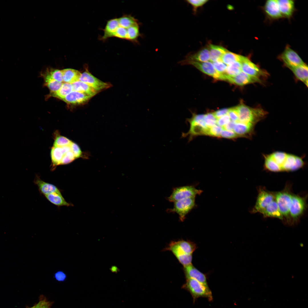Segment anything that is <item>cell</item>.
<instances>
[{
  "label": "cell",
  "instance_id": "obj_1",
  "mask_svg": "<svg viewBox=\"0 0 308 308\" xmlns=\"http://www.w3.org/2000/svg\"><path fill=\"white\" fill-rule=\"evenodd\" d=\"M264 167L273 172L294 171L305 165L303 157L291 153L277 151L263 154Z\"/></svg>",
  "mask_w": 308,
  "mask_h": 308
},
{
  "label": "cell",
  "instance_id": "obj_2",
  "mask_svg": "<svg viewBox=\"0 0 308 308\" xmlns=\"http://www.w3.org/2000/svg\"><path fill=\"white\" fill-rule=\"evenodd\" d=\"M238 116V122L256 127L257 124L264 119L267 112L260 107L253 108L243 104L236 107Z\"/></svg>",
  "mask_w": 308,
  "mask_h": 308
},
{
  "label": "cell",
  "instance_id": "obj_3",
  "mask_svg": "<svg viewBox=\"0 0 308 308\" xmlns=\"http://www.w3.org/2000/svg\"><path fill=\"white\" fill-rule=\"evenodd\" d=\"M183 288L191 294L194 301L198 298L205 297L210 301L213 299L212 292L208 286L205 285L193 279H187Z\"/></svg>",
  "mask_w": 308,
  "mask_h": 308
},
{
  "label": "cell",
  "instance_id": "obj_4",
  "mask_svg": "<svg viewBox=\"0 0 308 308\" xmlns=\"http://www.w3.org/2000/svg\"><path fill=\"white\" fill-rule=\"evenodd\" d=\"M174 203L173 208L167 209V212L177 213L179 216L180 220L183 221L185 219L187 214L194 207L195 197L183 199Z\"/></svg>",
  "mask_w": 308,
  "mask_h": 308
},
{
  "label": "cell",
  "instance_id": "obj_5",
  "mask_svg": "<svg viewBox=\"0 0 308 308\" xmlns=\"http://www.w3.org/2000/svg\"><path fill=\"white\" fill-rule=\"evenodd\" d=\"M202 191L192 185H186L174 187L171 194L167 198L169 202H174L179 200L190 197H195Z\"/></svg>",
  "mask_w": 308,
  "mask_h": 308
},
{
  "label": "cell",
  "instance_id": "obj_6",
  "mask_svg": "<svg viewBox=\"0 0 308 308\" xmlns=\"http://www.w3.org/2000/svg\"><path fill=\"white\" fill-rule=\"evenodd\" d=\"M240 62L242 71L251 76L261 80L268 76L266 71L261 69L247 57L242 56Z\"/></svg>",
  "mask_w": 308,
  "mask_h": 308
},
{
  "label": "cell",
  "instance_id": "obj_7",
  "mask_svg": "<svg viewBox=\"0 0 308 308\" xmlns=\"http://www.w3.org/2000/svg\"><path fill=\"white\" fill-rule=\"evenodd\" d=\"M278 58L289 69L305 63L297 53L288 45L286 46Z\"/></svg>",
  "mask_w": 308,
  "mask_h": 308
},
{
  "label": "cell",
  "instance_id": "obj_8",
  "mask_svg": "<svg viewBox=\"0 0 308 308\" xmlns=\"http://www.w3.org/2000/svg\"><path fill=\"white\" fill-rule=\"evenodd\" d=\"M292 195L285 191L278 193L276 195V202L279 209L283 216L288 218Z\"/></svg>",
  "mask_w": 308,
  "mask_h": 308
},
{
  "label": "cell",
  "instance_id": "obj_9",
  "mask_svg": "<svg viewBox=\"0 0 308 308\" xmlns=\"http://www.w3.org/2000/svg\"><path fill=\"white\" fill-rule=\"evenodd\" d=\"M79 80L87 84L98 92L108 88L111 86L110 84L98 79L87 70L81 74Z\"/></svg>",
  "mask_w": 308,
  "mask_h": 308
},
{
  "label": "cell",
  "instance_id": "obj_10",
  "mask_svg": "<svg viewBox=\"0 0 308 308\" xmlns=\"http://www.w3.org/2000/svg\"><path fill=\"white\" fill-rule=\"evenodd\" d=\"M181 64L182 65L186 64L191 65L204 73L215 79L224 80L223 75L220 74L215 70L212 63L210 62L189 61Z\"/></svg>",
  "mask_w": 308,
  "mask_h": 308
},
{
  "label": "cell",
  "instance_id": "obj_11",
  "mask_svg": "<svg viewBox=\"0 0 308 308\" xmlns=\"http://www.w3.org/2000/svg\"><path fill=\"white\" fill-rule=\"evenodd\" d=\"M275 197L271 193L264 190L260 191L255 205L252 210L253 213L261 212L274 200Z\"/></svg>",
  "mask_w": 308,
  "mask_h": 308
},
{
  "label": "cell",
  "instance_id": "obj_12",
  "mask_svg": "<svg viewBox=\"0 0 308 308\" xmlns=\"http://www.w3.org/2000/svg\"><path fill=\"white\" fill-rule=\"evenodd\" d=\"M196 244L193 242L182 240L171 242L167 249L172 252L176 251L192 254L196 249Z\"/></svg>",
  "mask_w": 308,
  "mask_h": 308
},
{
  "label": "cell",
  "instance_id": "obj_13",
  "mask_svg": "<svg viewBox=\"0 0 308 308\" xmlns=\"http://www.w3.org/2000/svg\"><path fill=\"white\" fill-rule=\"evenodd\" d=\"M225 80L232 84L242 86L255 83H261V80L251 76L241 71L234 76L225 75Z\"/></svg>",
  "mask_w": 308,
  "mask_h": 308
},
{
  "label": "cell",
  "instance_id": "obj_14",
  "mask_svg": "<svg viewBox=\"0 0 308 308\" xmlns=\"http://www.w3.org/2000/svg\"><path fill=\"white\" fill-rule=\"evenodd\" d=\"M305 208V203L303 198L297 195L292 196L289 214L293 219H297L303 212Z\"/></svg>",
  "mask_w": 308,
  "mask_h": 308
},
{
  "label": "cell",
  "instance_id": "obj_15",
  "mask_svg": "<svg viewBox=\"0 0 308 308\" xmlns=\"http://www.w3.org/2000/svg\"><path fill=\"white\" fill-rule=\"evenodd\" d=\"M71 150L70 145L62 147H52L50 151V157L52 162L51 169L52 171L54 170L57 166L60 165L64 153Z\"/></svg>",
  "mask_w": 308,
  "mask_h": 308
},
{
  "label": "cell",
  "instance_id": "obj_16",
  "mask_svg": "<svg viewBox=\"0 0 308 308\" xmlns=\"http://www.w3.org/2000/svg\"><path fill=\"white\" fill-rule=\"evenodd\" d=\"M33 182L40 193L44 196L53 193H61V190L56 186L43 181L38 175L36 176Z\"/></svg>",
  "mask_w": 308,
  "mask_h": 308
},
{
  "label": "cell",
  "instance_id": "obj_17",
  "mask_svg": "<svg viewBox=\"0 0 308 308\" xmlns=\"http://www.w3.org/2000/svg\"><path fill=\"white\" fill-rule=\"evenodd\" d=\"M184 270L187 279H193L208 286L206 275L198 270L192 264L184 266Z\"/></svg>",
  "mask_w": 308,
  "mask_h": 308
},
{
  "label": "cell",
  "instance_id": "obj_18",
  "mask_svg": "<svg viewBox=\"0 0 308 308\" xmlns=\"http://www.w3.org/2000/svg\"><path fill=\"white\" fill-rule=\"evenodd\" d=\"M92 97L74 91H72L62 100L66 103L73 105L84 104Z\"/></svg>",
  "mask_w": 308,
  "mask_h": 308
},
{
  "label": "cell",
  "instance_id": "obj_19",
  "mask_svg": "<svg viewBox=\"0 0 308 308\" xmlns=\"http://www.w3.org/2000/svg\"><path fill=\"white\" fill-rule=\"evenodd\" d=\"M264 10L267 16L272 19L282 18L276 0H268L266 2Z\"/></svg>",
  "mask_w": 308,
  "mask_h": 308
},
{
  "label": "cell",
  "instance_id": "obj_20",
  "mask_svg": "<svg viewBox=\"0 0 308 308\" xmlns=\"http://www.w3.org/2000/svg\"><path fill=\"white\" fill-rule=\"evenodd\" d=\"M210 60L209 52L208 47L202 48L196 53L189 54L185 59L180 62L181 64L189 61L204 62Z\"/></svg>",
  "mask_w": 308,
  "mask_h": 308
},
{
  "label": "cell",
  "instance_id": "obj_21",
  "mask_svg": "<svg viewBox=\"0 0 308 308\" xmlns=\"http://www.w3.org/2000/svg\"><path fill=\"white\" fill-rule=\"evenodd\" d=\"M277 2L283 17L288 18L292 15L295 9V4L291 0H278Z\"/></svg>",
  "mask_w": 308,
  "mask_h": 308
},
{
  "label": "cell",
  "instance_id": "obj_22",
  "mask_svg": "<svg viewBox=\"0 0 308 308\" xmlns=\"http://www.w3.org/2000/svg\"><path fill=\"white\" fill-rule=\"evenodd\" d=\"M118 26V18H114L108 21L103 29V34L100 38V40L105 41L110 38L113 37Z\"/></svg>",
  "mask_w": 308,
  "mask_h": 308
},
{
  "label": "cell",
  "instance_id": "obj_23",
  "mask_svg": "<svg viewBox=\"0 0 308 308\" xmlns=\"http://www.w3.org/2000/svg\"><path fill=\"white\" fill-rule=\"evenodd\" d=\"M63 83L72 84L79 80L81 74L79 71L71 68L61 70Z\"/></svg>",
  "mask_w": 308,
  "mask_h": 308
},
{
  "label": "cell",
  "instance_id": "obj_24",
  "mask_svg": "<svg viewBox=\"0 0 308 308\" xmlns=\"http://www.w3.org/2000/svg\"><path fill=\"white\" fill-rule=\"evenodd\" d=\"M308 66L305 63L289 69L296 78L308 86Z\"/></svg>",
  "mask_w": 308,
  "mask_h": 308
},
{
  "label": "cell",
  "instance_id": "obj_25",
  "mask_svg": "<svg viewBox=\"0 0 308 308\" xmlns=\"http://www.w3.org/2000/svg\"><path fill=\"white\" fill-rule=\"evenodd\" d=\"M264 217L275 218L283 219V216L280 212L277 203L274 200L271 202L261 212Z\"/></svg>",
  "mask_w": 308,
  "mask_h": 308
},
{
  "label": "cell",
  "instance_id": "obj_26",
  "mask_svg": "<svg viewBox=\"0 0 308 308\" xmlns=\"http://www.w3.org/2000/svg\"><path fill=\"white\" fill-rule=\"evenodd\" d=\"M73 90L93 97L99 92L86 83L78 80L72 84Z\"/></svg>",
  "mask_w": 308,
  "mask_h": 308
},
{
  "label": "cell",
  "instance_id": "obj_27",
  "mask_svg": "<svg viewBox=\"0 0 308 308\" xmlns=\"http://www.w3.org/2000/svg\"><path fill=\"white\" fill-rule=\"evenodd\" d=\"M44 196L50 203L58 207L73 206V204L66 200L61 193H53Z\"/></svg>",
  "mask_w": 308,
  "mask_h": 308
},
{
  "label": "cell",
  "instance_id": "obj_28",
  "mask_svg": "<svg viewBox=\"0 0 308 308\" xmlns=\"http://www.w3.org/2000/svg\"><path fill=\"white\" fill-rule=\"evenodd\" d=\"M210 60L212 62L221 60L222 56L228 50L223 47L210 44L208 46Z\"/></svg>",
  "mask_w": 308,
  "mask_h": 308
},
{
  "label": "cell",
  "instance_id": "obj_29",
  "mask_svg": "<svg viewBox=\"0 0 308 308\" xmlns=\"http://www.w3.org/2000/svg\"><path fill=\"white\" fill-rule=\"evenodd\" d=\"M142 36L140 32L139 23L133 25L127 29V40L134 43H138V39Z\"/></svg>",
  "mask_w": 308,
  "mask_h": 308
},
{
  "label": "cell",
  "instance_id": "obj_30",
  "mask_svg": "<svg viewBox=\"0 0 308 308\" xmlns=\"http://www.w3.org/2000/svg\"><path fill=\"white\" fill-rule=\"evenodd\" d=\"M73 90L72 84L63 83L60 88L57 91L51 93V96L62 100Z\"/></svg>",
  "mask_w": 308,
  "mask_h": 308
},
{
  "label": "cell",
  "instance_id": "obj_31",
  "mask_svg": "<svg viewBox=\"0 0 308 308\" xmlns=\"http://www.w3.org/2000/svg\"><path fill=\"white\" fill-rule=\"evenodd\" d=\"M118 20L119 25L125 28L139 23L137 19L130 15H124L118 18Z\"/></svg>",
  "mask_w": 308,
  "mask_h": 308
},
{
  "label": "cell",
  "instance_id": "obj_32",
  "mask_svg": "<svg viewBox=\"0 0 308 308\" xmlns=\"http://www.w3.org/2000/svg\"><path fill=\"white\" fill-rule=\"evenodd\" d=\"M45 83L51 93L58 91L61 86L63 82H60L52 78L48 72L44 76Z\"/></svg>",
  "mask_w": 308,
  "mask_h": 308
},
{
  "label": "cell",
  "instance_id": "obj_33",
  "mask_svg": "<svg viewBox=\"0 0 308 308\" xmlns=\"http://www.w3.org/2000/svg\"><path fill=\"white\" fill-rule=\"evenodd\" d=\"M242 56L228 51L221 58V60L227 65L236 62H240Z\"/></svg>",
  "mask_w": 308,
  "mask_h": 308
},
{
  "label": "cell",
  "instance_id": "obj_34",
  "mask_svg": "<svg viewBox=\"0 0 308 308\" xmlns=\"http://www.w3.org/2000/svg\"><path fill=\"white\" fill-rule=\"evenodd\" d=\"M241 71L240 62H236L227 65L225 74L228 76H234L238 75Z\"/></svg>",
  "mask_w": 308,
  "mask_h": 308
},
{
  "label": "cell",
  "instance_id": "obj_35",
  "mask_svg": "<svg viewBox=\"0 0 308 308\" xmlns=\"http://www.w3.org/2000/svg\"><path fill=\"white\" fill-rule=\"evenodd\" d=\"M56 133L54 136L53 146L62 147L71 144L72 141L70 140L66 137L58 134L57 132Z\"/></svg>",
  "mask_w": 308,
  "mask_h": 308
},
{
  "label": "cell",
  "instance_id": "obj_36",
  "mask_svg": "<svg viewBox=\"0 0 308 308\" xmlns=\"http://www.w3.org/2000/svg\"><path fill=\"white\" fill-rule=\"evenodd\" d=\"M204 115L193 114L191 118L187 119V121L190 124H196L200 125L205 129L208 128L206 126L204 120Z\"/></svg>",
  "mask_w": 308,
  "mask_h": 308
},
{
  "label": "cell",
  "instance_id": "obj_37",
  "mask_svg": "<svg viewBox=\"0 0 308 308\" xmlns=\"http://www.w3.org/2000/svg\"><path fill=\"white\" fill-rule=\"evenodd\" d=\"M175 256L184 267L192 264V254H183Z\"/></svg>",
  "mask_w": 308,
  "mask_h": 308
},
{
  "label": "cell",
  "instance_id": "obj_38",
  "mask_svg": "<svg viewBox=\"0 0 308 308\" xmlns=\"http://www.w3.org/2000/svg\"><path fill=\"white\" fill-rule=\"evenodd\" d=\"M204 122L208 128H210L216 125L217 119L213 113H208L204 115Z\"/></svg>",
  "mask_w": 308,
  "mask_h": 308
},
{
  "label": "cell",
  "instance_id": "obj_39",
  "mask_svg": "<svg viewBox=\"0 0 308 308\" xmlns=\"http://www.w3.org/2000/svg\"><path fill=\"white\" fill-rule=\"evenodd\" d=\"M71 151L73 153L76 159L80 158H86L85 155L80 148L79 146L76 143L72 142L70 145Z\"/></svg>",
  "mask_w": 308,
  "mask_h": 308
},
{
  "label": "cell",
  "instance_id": "obj_40",
  "mask_svg": "<svg viewBox=\"0 0 308 308\" xmlns=\"http://www.w3.org/2000/svg\"><path fill=\"white\" fill-rule=\"evenodd\" d=\"M128 28H124L118 24L116 31L113 37L127 40V31Z\"/></svg>",
  "mask_w": 308,
  "mask_h": 308
},
{
  "label": "cell",
  "instance_id": "obj_41",
  "mask_svg": "<svg viewBox=\"0 0 308 308\" xmlns=\"http://www.w3.org/2000/svg\"><path fill=\"white\" fill-rule=\"evenodd\" d=\"M222 128L216 125L210 128H208L206 130L205 135L213 136L220 137Z\"/></svg>",
  "mask_w": 308,
  "mask_h": 308
},
{
  "label": "cell",
  "instance_id": "obj_42",
  "mask_svg": "<svg viewBox=\"0 0 308 308\" xmlns=\"http://www.w3.org/2000/svg\"><path fill=\"white\" fill-rule=\"evenodd\" d=\"M212 64L215 70L218 72L222 75L225 74L227 65L221 60L213 62Z\"/></svg>",
  "mask_w": 308,
  "mask_h": 308
},
{
  "label": "cell",
  "instance_id": "obj_43",
  "mask_svg": "<svg viewBox=\"0 0 308 308\" xmlns=\"http://www.w3.org/2000/svg\"><path fill=\"white\" fill-rule=\"evenodd\" d=\"M207 0H188L186 1L193 7L194 13L195 14L197 9L202 6L208 1Z\"/></svg>",
  "mask_w": 308,
  "mask_h": 308
},
{
  "label": "cell",
  "instance_id": "obj_44",
  "mask_svg": "<svg viewBox=\"0 0 308 308\" xmlns=\"http://www.w3.org/2000/svg\"><path fill=\"white\" fill-rule=\"evenodd\" d=\"M76 159L71 151L66 152L62 159L60 165L68 164L73 162Z\"/></svg>",
  "mask_w": 308,
  "mask_h": 308
},
{
  "label": "cell",
  "instance_id": "obj_45",
  "mask_svg": "<svg viewBox=\"0 0 308 308\" xmlns=\"http://www.w3.org/2000/svg\"><path fill=\"white\" fill-rule=\"evenodd\" d=\"M47 72L52 79L58 82H63L61 70L58 69H52Z\"/></svg>",
  "mask_w": 308,
  "mask_h": 308
},
{
  "label": "cell",
  "instance_id": "obj_46",
  "mask_svg": "<svg viewBox=\"0 0 308 308\" xmlns=\"http://www.w3.org/2000/svg\"><path fill=\"white\" fill-rule=\"evenodd\" d=\"M228 114L232 121L238 122V116L236 107L229 109Z\"/></svg>",
  "mask_w": 308,
  "mask_h": 308
},
{
  "label": "cell",
  "instance_id": "obj_47",
  "mask_svg": "<svg viewBox=\"0 0 308 308\" xmlns=\"http://www.w3.org/2000/svg\"><path fill=\"white\" fill-rule=\"evenodd\" d=\"M237 135L233 131H229L225 129L222 130L220 134V137L229 139L235 138Z\"/></svg>",
  "mask_w": 308,
  "mask_h": 308
},
{
  "label": "cell",
  "instance_id": "obj_48",
  "mask_svg": "<svg viewBox=\"0 0 308 308\" xmlns=\"http://www.w3.org/2000/svg\"><path fill=\"white\" fill-rule=\"evenodd\" d=\"M230 119L228 114L217 119V124L220 126L223 127L230 121Z\"/></svg>",
  "mask_w": 308,
  "mask_h": 308
},
{
  "label": "cell",
  "instance_id": "obj_49",
  "mask_svg": "<svg viewBox=\"0 0 308 308\" xmlns=\"http://www.w3.org/2000/svg\"><path fill=\"white\" fill-rule=\"evenodd\" d=\"M228 110L229 109L223 108L217 110L213 113L216 118L217 119L228 114Z\"/></svg>",
  "mask_w": 308,
  "mask_h": 308
},
{
  "label": "cell",
  "instance_id": "obj_50",
  "mask_svg": "<svg viewBox=\"0 0 308 308\" xmlns=\"http://www.w3.org/2000/svg\"><path fill=\"white\" fill-rule=\"evenodd\" d=\"M54 277L57 280L62 281L65 279L66 278V275L63 271H57L54 274Z\"/></svg>",
  "mask_w": 308,
  "mask_h": 308
},
{
  "label": "cell",
  "instance_id": "obj_51",
  "mask_svg": "<svg viewBox=\"0 0 308 308\" xmlns=\"http://www.w3.org/2000/svg\"><path fill=\"white\" fill-rule=\"evenodd\" d=\"M236 123L235 122L230 121L228 123L222 127V128L225 130L232 131Z\"/></svg>",
  "mask_w": 308,
  "mask_h": 308
},
{
  "label": "cell",
  "instance_id": "obj_52",
  "mask_svg": "<svg viewBox=\"0 0 308 308\" xmlns=\"http://www.w3.org/2000/svg\"><path fill=\"white\" fill-rule=\"evenodd\" d=\"M50 303L45 301H41L39 308H50Z\"/></svg>",
  "mask_w": 308,
  "mask_h": 308
},
{
  "label": "cell",
  "instance_id": "obj_53",
  "mask_svg": "<svg viewBox=\"0 0 308 308\" xmlns=\"http://www.w3.org/2000/svg\"><path fill=\"white\" fill-rule=\"evenodd\" d=\"M41 301H40L36 305L33 306V307H31L29 308H39V307L40 306V305L41 304Z\"/></svg>",
  "mask_w": 308,
  "mask_h": 308
}]
</instances>
